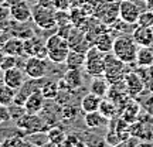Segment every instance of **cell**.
<instances>
[{"label": "cell", "mask_w": 153, "mask_h": 147, "mask_svg": "<svg viewBox=\"0 0 153 147\" xmlns=\"http://www.w3.org/2000/svg\"><path fill=\"white\" fill-rule=\"evenodd\" d=\"M136 52H137V44L135 43V40L132 38V35H118L115 37L114 47H112V54L119 58L122 62L125 64H132L136 60Z\"/></svg>", "instance_id": "1"}, {"label": "cell", "mask_w": 153, "mask_h": 147, "mask_svg": "<svg viewBox=\"0 0 153 147\" xmlns=\"http://www.w3.org/2000/svg\"><path fill=\"white\" fill-rule=\"evenodd\" d=\"M47 49H48V58L51 62L54 64H64L67 60V55L70 52V44L67 41V38L61 37L60 34H53L47 38L45 41Z\"/></svg>", "instance_id": "2"}, {"label": "cell", "mask_w": 153, "mask_h": 147, "mask_svg": "<svg viewBox=\"0 0 153 147\" xmlns=\"http://www.w3.org/2000/svg\"><path fill=\"white\" fill-rule=\"evenodd\" d=\"M94 17L106 26H114L119 20V1L114 0H97Z\"/></svg>", "instance_id": "3"}, {"label": "cell", "mask_w": 153, "mask_h": 147, "mask_svg": "<svg viewBox=\"0 0 153 147\" xmlns=\"http://www.w3.org/2000/svg\"><path fill=\"white\" fill-rule=\"evenodd\" d=\"M85 72L91 76L104 75L105 72V54L101 52L95 45H91L85 52V62H84Z\"/></svg>", "instance_id": "4"}, {"label": "cell", "mask_w": 153, "mask_h": 147, "mask_svg": "<svg viewBox=\"0 0 153 147\" xmlns=\"http://www.w3.org/2000/svg\"><path fill=\"white\" fill-rule=\"evenodd\" d=\"M125 62H122L119 58H116L112 52L105 54V72L104 76L109 81V83H116V82L123 81L126 75Z\"/></svg>", "instance_id": "5"}, {"label": "cell", "mask_w": 153, "mask_h": 147, "mask_svg": "<svg viewBox=\"0 0 153 147\" xmlns=\"http://www.w3.org/2000/svg\"><path fill=\"white\" fill-rule=\"evenodd\" d=\"M31 16H33V21L43 30H51V28L57 27V24H55V9L36 4L31 7Z\"/></svg>", "instance_id": "6"}, {"label": "cell", "mask_w": 153, "mask_h": 147, "mask_svg": "<svg viewBox=\"0 0 153 147\" xmlns=\"http://www.w3.org/2000/svg\"><path fill=\"white\" fill-rule=\"evenodd\" d=\"M16 125L19 129H22L24 133L27 134H33L37 131H43L44 129V120L38 116V114H30L24 113L20 117L16 119Z\"/></svg>", "instance_id": "7"}, {"label": "cell", "mask_w": 153, "mask_h": 147, "mask_svg": "<svg viewBox=\"0 0 153 147\" xmlns=\"http://www.w3.org/2000/svg\"><path fill=\"white\" fill-rule=\"evenodd\" d=\"M9 11H10V17L16 23L20 24H26L30 20H33L31 16V9L28 6L27 0H16L14 3L9 6Z\"/></svg>", "instance_id": "8"}, {"label": "cell", "mask_w": 153, "mask_h": 147, "mask_svg": "<svg viewBox=\"0 0 153 147\" xmlns=\"http://www.w3.org/2000/svg\"><path fill=\"white\" fill-rule=\"evenodd\" d=\"M23 48H24V55H28V57L47 58V55H48V49H47L45 43H43V40L36 35L23 40Z\"/></svg>", "instance_id": "9"}, {"label": "cell", "mask_w": 153, "mask_h": 147, "mask_svg": "<svg viewBox=\"0 0 153 147\" xmlns=\"http://www.w3.org/2000/svg\"><path fill=\"white\" fill-rule=\"evenodd\" d=\"M47 62L45 58H38V57H28L27 61L24 62V74L28 78H44L45 72H47Z\"/></svg>", "instance_id": "10"}, {"label": "cell", "mask_w": 153, "mask_h": 147, "mask_svg": "<svg viewBox=\"0 0 153 147\" xmlns=\"http://www.w3.org/2000/svg\"><path fill=\"white\" fill-rule=\"evenodd\" d=\"M140 14V9L132 0H120L119 1V20L128 24H136Z\"/></svg>", "instance_id": "11"}, {"label": "cell", "mask_w": 153, "mask_h": 147, "mask_svg": "<svg viewBox=\"0 0 153 147\" xmlns=\"http://www.w3.org/2000/svg\"><path fill=\"white\" fill-rule=\"evenodd\" d=\"M82 82H84V78H82V74L79 69L67 68L65 75L58 82V86H60V91H62L64 86L67 91H75V89H79L82 86Z\"/></svg>", "instance_id": "12"}, {"label": "cell", "mask_w": 153, "mask_h": 147, "mask_svg": "<svg viewBox=\"0 0 153 147\" xmlns=\"http://www.w3.org/2000/svg\"><path fill=\"white\" fill-rule=\"evenodd\" d=\"M123 82H125L126 91L131 95V98L140 95L145 91V82H143L142 76L139 75L137 72H126Z\"/></svg>", "instance_id": "13"}, {"label": "cell", "mask_w": 153, "mask_h": 147, "mask_svg": "<svg viewBox=\"0 0 153 147\" xmlns=\"http://www.w3.org/2000/svg\"><path fill=\"white\" fill-rule=\"evenodd\" d=\"M44 103H45V98L43 96L41 91L38 89V91H34L33 93H30V96L26 99L23 108L26 110V113L38 114L44 109Z\"/></svg>", "instance_id": "14"}, {"label": "cell", "mask_w": 153, "mask_h": 147, "mask_svg": "<svg viewBox=\"0 0 153 147\" xmlns=\"http://www.w3.org/2000/svg\"><path fill=\"white\" fill-rule=\"evenodd\" d=\"M24 75H26L24 71H22V69L17 68V66L3 71V79H4L6 85L13 88V89H16V91L22 86L23 83H24V81H26Z\"/></svg>", "instance_id": "15"}, {"label": "cell", "mask_w": 153, "mask_h": 147, "mask_svg": "<svg viewBox=\"0 0 153 147\" xmlns=\"http://www.w3.org/2000/svg\"><path fill=\"white\" fill-rule=\"evenodd\" d=\"M132 38L135 40V43L140 47H148L153 44V28L145 27V26H137L132 31Z\"/></svg>", "instance_id": "16"}, {"label": "cell", "mask_w": 153, "mask_h": 147, "mask_svg": "<svg viewBox=\"0 0 153 147\" xmlns=\"http://www.w3.org/2000/svg\"><path fill=\"white\" fill-rule=\"evenodd\" d=\"M3 52L7 55H14V57H22L24 55V48H23V38L17 37H9V40L3 45Z\"/></svg>", "instance_id": "17"}, {"label": "cell", "mask_w": 153, "mask_h": 147, "mask_svg": "<svg viewBox=\"0 0 153 147\" xmlns=\"http://www.w3.org/2000/svg\"><path fill=\"white\" fill-rule=\"evenodd\" d=\"M109 88H111L109 81H108L104 75L94 76L92 82H91V85H89V92L95 93V95H98L101 98H105V96L108 95Z\"/></svg>", "instance_id": "18"}, {"label": "cell", "mask_w": 153, "mask_h": 147, "mask_svg": "<svg viewBox=\"0 0 153 147\" xmlns=\"http://www.w3.org/2000/svg\"><path fill=\"white\" fill-rule=\"evenodd\" d=\"M114 41H115V37L109 33V31H108V30H106V31L101 33L98 37H97V40H95L94 45H95V47H97L101 52L108 54V52H112Z\"/></svg>", "instance_id": "19"}, {"label": "cell", "mask_w": 153, "mask_h": 147, "mask_svg": "<svg viewBox=\"0 0 153 147\" xmlns=\"http://www.w3.org/2000/svg\"><path fill=\"white\" fill-rule=\"evenodd\" d=\"M135 62H136L139 66H142V68H149V66H152L153 65V47L152 45L137 48Z\"/></svg>", "instance_id": "20"}, {"label": "cell", "mask_w": 153, "mask_h": 147, "mask_svg": "<svg viewBox=\"0 0 153 147\" xmlns=\"http://www.w3.org/2000/svg\"><path fill=\"white\" fill-rule=\"evenodd\" d=\"M84 122H85L87 127H89V129H98V127H105L109 123V119H106L105 116H102L99 113V110H95V112L85 113Z\"/></svg>", "instance_id": "21"}, {"label": "cell", "mask_w": 153, "mask_h": 147, "mask_svg": "<svg viewBox=\"0 0 153 147\" xmlns=\"http://www.w3.org/2000/svg\"><path fill=\"white\" fill-rule=\"evenodd\" d=\"M85 62V52L84 51H76V49H70V52L67 55L65 66L70 69H79L84 66Z\"/></svg>", "instance_id": "22"}, {"label": "cell", "mask_w": 153, "mask_h": 147, "mask_svg": "<svg viewBox=\"0 0 153 147\" xmlns=\"http://www.w3.org/2000/svg\"><path fill=\"white\" fill-rule=\"evenodd\" d=\"M102 98L95 95V93L89 92L87 93L81 100V109L84 113H89V112H95L99 109V103H101Z\"/></svg>", "instance_id": "23"}, {"label": "cell", "mask_w": 153, "mask_h": 147, "mask_svg": "<svg viewBox=\"0 0 153 147\" xmlns=\"http://www.w3.org/2000/svg\"><path fill=\"white\" fill-rule=\"evenodd\" d=\"M140 112V105L135 100H129L122 109V119H125L128 123H135Z\"/></svg>", "instance_id": "24"}, {"label": "cell", "mask_w": 153, "mask_h": 147, "mask_svg": "<svg viewBox=\"0 0 153 147\" xmlns=\"http://www.w3.org/2000/svg\"><path fill=\"white\" fill-rule=\"evenodd\" d=\"M99 113L102 114V116H105L106 119L112 120L116 116V113H118V106H116V103H115L112 99H104L102 98V100H101V103H99Z\"/></svg>", "instance_id": "25"}, {"label": "cell", "mask_w": 153, "mask_h": 147, "mask_svg": "<svg viewBox=\"0 0 153 147\" xmlns=\"http://www.w3.org/2000/svg\"><path fill=\"white\" fill-rule=\"evenodd\" d=\"M47 137H48V143L51 146H62L67 134L60 126H54L47 130Z\"/></svg>", "instance_id": "26"}, {"label": "cell", "mask_w": 153, "mask_h": 147, "mask_svg": "<svg viewBox=\"0 0 153 147\" xmlns=\"http://www.w3.org/2000/svg\"><path fill=\"white\" fill-rule=\"evenodd\" d=\"M40 91L43 93V96L45 99H57L58 95H60V86H58V82L54 81H44V83L41 85Z\"/></svg>", "instance_id": "27"}, {"label": "cell", "mask_w": 153, "mask_h": 147, "mask_svg": "<svg viewBox=\"0 0 153 147\" xmlns=\"http://www.w3.org/2000/svg\"><path fill=\"white\" fill-rule=\"evenodd\" d=\"M70 18H71V24L76 28H81L88 18V14L82 10L81 7H71L70 9Z\"/></svg>", "instance_id": "28"}, {"label": "cell", "mask_w": 153, "mask_h": 147, "mask_svg": "<svg viewBox=\"0 0 153 147\" xmlns=\"http://www.w3.org/2000/svg\"><path fill=\"white\" fill-rule=\"evenodd\" d=\"M14 96H16V89L7 86L6 85L1 92H0V105H4V106H11L14 102Z\"/></svg>", "instance_id": "29"}, {"label": "cell", "mask_w": 153, "mask_h": 147, "mask_svg": "<svg viewBox=\"0 0 153 147\" xmlns=\"http://www.w3.org/2000/svg\"><path fill=\"white\" fill-rule=\"evenodd\" d=\"M55 24H57V27L71 24L70 10H55Z\"/></svg>", "instance_id": "30"}, {"label": "cell", "mask_w": 153, "mask_h": 147, "mask_svg": "<svg viewBox=\"0 0 153 147\" xmlns=\"http://www.w3.org/2000/svg\"><path fill=\"white\" fill-rule=\"evenodd\" d=\"M136 24L137 26H145V27H152L153 28V11H150V10L140 11Z\"/></svg>", "instance_id": "31"}, {"label": "cell", "mask_w": 153, "mask_h": 147, "mask_svg": "<svg viewBox=\"0 0 153 147\" xmlns=\"http://www.w3.org/2000/svg\"><path fill=\"white\" fill-rule=\"evenodd\" d=\"M17 58H19V57L6 54L4 58H3V61L0 62V69H1V71H6V69H10V68L17 66Z\"/></svg>", "instance_id": "32"}, {"label": "cell", "mask_w": 153, "mask_h": 147, "mask_svg": "<svg viewBox=\"0 0 153 147\" xmlns=\"http://www.w3.org/2000/svg\"><path fill=\"white\" fill-rule=\"evenodd\" d=\"M24 136H11L10 139H7V140H4L3 142V146H9V147H13V146H28L30 143L26 142L24 139H23Z\"/></svg>", "instance_id": "33"}, {"label": "cell", "mask_w": 153, "mask_h": 147, "mask_svg": "<svg viewBox=\"0 0 153 147\" xmlns=\"http://www.w3.org/2000/svg\"><path fill=\"white\" fill-rule=\"evenodd\" d=\"M62 146H84V142L79 140V137L75 136V134H70V136L65 137V140L62 143Z\"/></svg>", "instance_id": "34"}, {"label": "cell", "mask_w": 153, "mask_h": 147, "mask_svg": "<svg viewBox=\"0 0 153 147\" xmlns=\"http://www.w3.org/2000/svg\"><path fill=\"white\" fill-rule=\"evenodd\" d=\"M10 120V110H9V106H4V105H0V125H3L6 122Z\"/></svg>", "instance_id": "35"}, {"label": "cell", "mask_w": 153, "mask_h": 147, "mask_svg": "<svg viewBox=\"0 0 153 147\" xmlns=\"http://www.w3.org/2000/svg\"><path fill=\"white\" fill-rule=\"evenodd\" d=\"M55 10H70L71 9V1L70 0H54Z\"/></svg>", "instance_id": "36"}, {"label": "cell", "mask_w": 153, "mask_h": 147, "mask_svg": "<svg viewBox=\"0 0 153 147\" xmlns=\"http://www.w3.org/2000/svg\"><path fill=\"white\" fill-rule=\"evenodd\" d=\"M9 40V34H7V31H4L3 28H0V48H3V45H4V43Z\"/></svg>", "instance_id": "37"}, {"label": "cell", "mask_w": 153, "mask_h": 147, "mask_svg": "<svg viewBox=\"0 0 153 147\" xmlns=\"http://www.w3.org/2000/svg\"><path fill=\"white\" fill-rule=\"evenodd\" d=\"M37 4L44 6V7H50V9H54V0H37Z\"/></svg>", "instance_id": "38"}, {"label": "cell", "mask_w": 153, "mask_h": 147, "mask_svg": "<svg viewBox=\"0 0 153 147\" xmlns=\"http://www.w3.org/2000/svg\"><path fill=\"white\" fill-rule=\"evenodd\" d=\"M146 9L153 11V0H146Z\"/></svg>", "instance_id": "39"}, {"label": "cell", "mask_w": 153, "mask_h": 147, "mask_svg": "<svg viewBox=\"0 0 153 147\" xmlns=\"http://www.w3.org/2000/svg\"><path fill=\"white\" fill-rule=\"evenodd\" d=\"M6 86V82H4V79L3 78H0V92H1V89Z\"/></svg>", "instance_id": "40"}, {"label": "cell", "mask_w": 153, "mask_h": 147, "mask_svg": "<svg viewBox=\"0 0 153 147\" xmlns=\"http://www.w3.org/2000/svg\"><path fill=\"white\" fill-rule=\"evenodd\" d=\"M148 110L150 112V113L153 114V99H150V105L148 106Z\"/></svg>", "instance_id": "41"}, {"label": "cell", "mask_w": 153, "mask_h": 147, "mask_svg": "<svg viewBox=\"0 0 153 147\" xmlns=\"http://www.w3.org/2000/svg\"><path fill=\"white\" fill-rule=\"evenodd\" d=\"M4 52H3V49L0 48V62H1V61H3V58H4Z\"/></svg>", "instance_id": "42"}, {"label": "cell", "mask_w": 153, "mask_h": 147, "mask_svg": "<svg viewBox=\"0 0 153 147\" xmlns=\"http://www.w3.org/2000/svg\"><path fill=\"white\" fill-rule=\"evenodd\" d=\"M14 1H16V0H4V3H7L9 6H10L11 3H14Z\"/></svg>", "instance_id": "43"}, {"label": "cell", "mask_w": 153, "mask_h": 147, "mask_svg": "<svg viewBox=\"0 0 153 147\" xmlns=\"http://www.w3.org/2000/svg\"><path fill=\"white\" fill-rule=\"evenodd\" d=\"M3 3H4V0H0V6H3Z\"/></svg>", "instance_id": "44"}]
</instances>
